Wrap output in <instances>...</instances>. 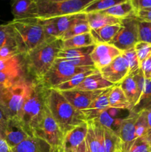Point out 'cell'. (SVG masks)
<instances>
[{
    "mask_svg": "<svg viewBox=\"0 0 151 152\" xmlns=\"http://www.w3.org/2000/svg\"><path fill=\"white\" fill-rule=\"evenodd\" d=\"M99 71L105 80L114 86L119 85L130 74L128 64L121 54Z\"/></svg>",
    "mask_w": 151,
    "mask_h": 152,
    "instance_id": "obj_10",
    "label": "cell"
},
{
    "mask_svg": "<svg viewBox=\"0 0 151 152\" xmlns=\"http://www.w3.org/2000/svg\"><path fill=\"white\" fill-rule=\"evenodd\" d=\"M121 27L120 25H108L96 30H91L90 34L96 44H109Z\"/></svg>",
    "mask_w": 151,
    "mask_h": 152,
    "instance_id": "obj_24",
    "label": "cell"
},
{
    "mask_svg": "<svg viewBox=\"0 0 151 152\" xmlns=\"http://www.w3.org/2000/svg\"><path fill=\"white\" fill-rule=\"evenodd\" d=\"M47 91L38 81L29 82L25 102L16 119L30 137H33L36 129L48 112Z\"/></svg>",
    "mask_w": 151,
    "mask_h": 152,
    "instance_id": "obj_1",
    "label": "cell"
},
{
    "mask_svg": "<svg viewBox=\"0 0 151 152\" xmlns=\"http://www.w3.org/2000/svg\"><path fill=\"white\" fill-rule=\"evenodd\" d=\"M136 137L145 138L147 133V120L146 111H142L138 114L136 121Z\"/></svg>",
    "mask_w": 151,
    "mask_h": 152,
    "instance_id": "obj_40",
    "label": "cell"
},
{
    "mask_svg": "<svg viewBox=\"0 0 151 152\" xmlns=\"http://www.w3.org/2000/svg\"><path fill=\"white\" fill-rule=\"evenodd\" d=\"M127 1L129 0H95L83 10V13H87L96 11H103Z\"/></svg>",
    "mask_w": 151,
    "mask_h": 152,
    "instance_id": "obj_35",
    "label": "cell"
},
{
    "mask_svg": "<svg viewBox=\"0 0 151 152\" xmlns=\"http://www.w3.org/2000/svg\"><path fill=\"white\" fill-rule=\"evenodd\" d=\"M151 107V80L145 81V86L143 92L139 99V102L133 107L130 111L136 114H139L142 111L147 110Z\"/></svg>",
    "mask_w": 151,
    "mask_h": 152,
    "instance_id": "obj_31",
    "label": "cell"
},
{
    "mask_svg": "<svg viewBox=\"0 0 151 152\" xmlns=\"http://www.w3.org/2000/svg\"><path fill=\"white\" fill-rule=\"evenodd\" d=\"M0 152H10V148L5 140L0 136Z\"/></svg>",
    "mask_w": 151,
    "mask_h": 152,
    "instance_id": "obj_50",
    "label": "cell"
},
{
    "mask_svg": "<svg viewBox=\"0 0 151 152\" xmlns=\"http://www.w3.org/2000/svg\"><path fill=\"white\" fill-rule=\"evenodd\" d=\"M133 16L141 22H151V7L134 12Z\"/></svg>",
    "mask_w": 151,
    "mask_h": 152,
    "instance_id": "obj_45",
    "label": "cell"
},
{
    "mask_svg": "<svg viewBox=\"0 0 151 152\" xmlns=\"http://www.w3.org/2000/svg\"><path fill=\"white\" fill-rule=\"evenodd\" d=\"M144 111H146L147 120V133L145 137V140L151 145V107Z\"/></svg>",
    "mask_w": 151,
    "mask_h": 152,
    "instance_id": "obj_49",
    "label": "cell"
},
{
    "mask_svg": "<svg viewBox=\"0 0 151 152\" xmlns=\"http://www.w3.org/2000/svg\"><path fill=\"white\" fill-rule=\"evenodd\" d=\"M13 20L37 18L36 1L33 0H13L11 4Z\"/></svg>",
    "mask_w": 151,
    "mask_h": 152,
    "instance_id": "obj_17",
    "label": "cell"
},
{
    "mask_svg": "<svg viewBox=\"0 0 151 152\" xmlns=\"http://www.w3.org/2000/svg\"><path fill=\"white\" fill-rule=\"evenodd\" d=\"M90 31L91 30H90L89 24L87 22L86 13L81 12V13H80L79 16L77 19V20L74 22L73 25L70 27V28L60 37V39H62V41H65V40L71 38L74 36L90 33Z\"/></svg>",
    "mask_w": 151,
    "mask_h": 152,
    "instance_id": "obj_26",
    "label": "cell"
},
{
    "mask_svg": "<svg viewBox=\"0 0 151 152\" xmlns=\"http://www.w3.org/2000/svg\"><path fill=\"white\" fill-rule=\"evenodd\" d=\"M11 25L16 48L24 56L45 41L42 26L38 19L12 20Z\"/></svg>",
    "mask_w": 151,
    "mask_h": 152,
    "instance_id": "obj_4",
    "label": "cell"
},
{
    "mask_svg": "<svg viewBox=\"0 0 151 152\" xmlns=\"http://www.w3.org/2000/svg\"><path fill=\"white\" fill-rule=\"evenodd\" d=\"M139 41V20L133 15L121 20L120 29L109 44L123 52L133 48Z\"/></svg>",
    "mask_w": 151,
    "mask_h": 152,
    "instance_id": "obj_8",
    "label": "cell"
},
{
    "mask_svg": "<svg viewBox=\"0 0 151 152\" xmlns=\"http://www.w3.org/2000/svg\"><path fill=\"white\" fill-rule=\"evenodd\" d=\"M105 90V89L93 91L70 90L61 91V93L76 109L82 111L87 108Z\"/></svg>",
    "mask_w": 151,
    "mask_h": 152,
    "instance_id": "obj_13",
    "label": "cell"
},
{
    "mask_svg": "<svg viewBox=\"0 0 151 152\" xmlns=\"http://www.w3.org/2000/svg\"><path fill=\"white\" fill-rule=\"evenodd\" d=\"M98 70L97 69H93L90 70V71H85V72L80 73V74H76L74 77H73L72 78L70 79L69 80H68L65 83H62L61 85L58 86L57 87H56L55 90H57L59 91H70V90H73L76 88L78 87L86 78H87L88 76H90V74H93V73L96 72Z\"/></svg>",
    "mask_w": 151,
    "mask_h": 152,
    "instance_id": "obj_30",
    "label": "cell"
},
{
    "mask_svg": "<svg viewBox=\"0 0 151 152\" xmlns=\"http://www.w3.org/2000/svg\"><path fill=\"white\" fill-rule=\"evenodd\" d=\"M64 152H75V151H72V150H68V151H64Z\"/></svg>",
    "mask_w": 151,
    "mask_h": 152,
    "instance_id": "obj_53",
    "label": "cell"
},
{
    "mask_svg": "<svg viewBox=\"0 0 151 152\" xmlns=\"http://www.w3.org/2000/svg\"><path fill=\"white\" fill-rule=\"evenodd\" d=\"M87 22L90 30H96L108 25H120L121 19L106 14L102 11L91 12L86 13Z\"/></svg>",
    "mask_w": 151,
    "mask_h": 152,
    "instance_id": "obj_21",
    "label": "cell"
},
{
    "mask_svg": "<svg viewBox=\"0 0 151 152\" xmlns=\"http://www.w3.org/2000/svg\"><path fill=\"white\" fill-rule=\"evenodd\" d=\"M33 1H37V0H33Z\"/></svg>",
    "mask_w": 151,
    "mask_h": 152,
    "instance_id": "obj_54",
    "label": "cell"
},
{
    "mask_svg": "<svg viewBox=\"0 0 151 152\" xmlns=\"http://www.w3.org/2000/svg\"><path fill=\"white\" fill-rule=\"evenodd\" d=\"M8 120L9 117H7L5 111H4L3 108L0 105V136L1 137H3Z\"/></svg>",
    "mask_w": 151,
    "mask_h": 152,
    "instance_id": "obj_48",
    "label": "cell"
},
{
    "mask_svg": "<svg viewBox=\"0 0 151 152\" xmlns=\"http://www.w3.org/2000/svg\"><path fill=\"white\" fill-rule=\"evenodd\" d=\"M111 88L105 89L85 109L81 111L86 122L96 120L104 111L110 108L109 94Z\"/></svg>",
    "mask_w": 151,
    "mask_h": 152,
    "instance_id": "obj_16",
    "label": "cell"
},
{
    "mask_svg": "<svg viewBox=\"0 0 151 152\" xmlns=\"http://www.w3.org/2000/svg\"><path fill=\"white\" fill-rule=\"evenodd\" d=\"M21 55H16L8 59L0 60V71H22Z\"/></svg>",
    "mask_w": 151,
    "mask_h": 152,
    "instance_id": "obj_38",
    "label": "cell"
},
{
    "mask_svg": "<svg viewBox=\"0 0 151 152\" xmlns=\"http://www.w3.org/2000/svg\"><path fill=\"white\" fill-rule=\"evenodd\" d=\"M134 50L141 65V64L151 54V44L139 41L134 46Z\"/></svg>",
    "mask_w": 151,
    "mask_h": 152,
    "instance_id": "obj_41",
    "label": "cell"
},
{
    "mask_svg": "<svg viewBox=\"0 0 151 152\" xmlns=\"http://www.w3.org/2000/svg\"><path fill=\"white\" fill-rule=\"evenodd\" d=\"M87 133V123L79 125L67 134L65 137L64 150L76 151V148L85 140Z\"/></svg>",
    "mask_w": 151,
    "mask_h": 152,
    "instance_id": "obj_19",
    "label": "cell"
},
{
    "mask_svg": "<svg viewBox=\"0 0 151 152\" xmlns=\"http://www.w3.org/2000/svg\"><path fill=\"white\" fill-rule=\"evenodd\" d=\"M130 1L134 9V12L151 7V0H130Z\"/></svg>",
    "mask_w": 151,
    "mask_h": 152,
    "instance_id": "obj_46",
    "label": "cell"
},
{
    "mask_svg": "<svg viewBox=\"0 0 151 152\" xmlns=\"http://www.w3.org/2000/svg\"><path fill=\"white\" fill-rule=\"evenodd\" d=\"M95 45L82 48H74L69 49H62L58 53L57 59L71 61L90 56V53H92V51L94 49Z\"/></svg>",
    "mask_w": 151,
    "mask_h": 152,
    "instance_id": "obj_27",
    "label": "cell"
},
{
    "mask_svg": "<svg viewBox=\"0 0 151 152\" xmlns=\"http://www.w3.org/2000/svg\"><path fill=\"white\" fill-rule=\"evenodd\" d=\"M47 105L50 115L63 132L65 137L76 127L87 123L82 112L76 109L59 91L48 89Z\"/></svg>",
    "mask_w": 151,
    "mask_h": 152,
    "instance_id": "obj_2",
    "label": "cell"
},
{
    "mask_svg": "<svg viewBox=\"0 0 151 152\" xmlns=\"http://www.w3.org/2000/svg\"><path fill=\"white\" fill-rule=\"evenodd\" d=\"M127 152H151V145L144 137L136 138Z\"/></svg>",
    "mask_w": 151,
    "mask_h": 152,
    "instance_id": "obj_43",
    "label": "cell"
},
{
    "mask_svg": "<svg viewBox=\"0 0 151 152\" xmlns=\"http://www.w3.org/2000/svg\"><path fill=\"white\" fill-rule=\"evenodd\" d=\"M79 14L80 13H76V14L67 15V16L51 18L53 19V22L55 23V25H56V28H57L58 31H59V39L73 25L74 22L77 20V19L79 16Z\"/></svg>",
    "mask_w": 151,
    "mask_h": 152,
    "instance_id": "obj_32",
    "label": "cell"
},
{
    "mask_svg": "<svg viewBox=\"0 0 151 152\" xmlns=\"http://www.w3.org/2000/svg\"><path fill=\"white\" fill-rule=\"evenodd\" d=\"M29 137V135L24 130L23 127L17 119H9L3 138L5 140L10 148L16 146Z\"/></svg>",
    "mask_w": 151,
    "mask_h": 152,
    "instance_id": "obj_15",
    "label": "cell"
},
{
    "mask_svg": "<svg viewBox=\"0 0 151 152\" xmlns=\"http://www.w3.org/2000/svg\"><path fill=\"white\" fill-rule=\"evenodd\" d=\"M110 108L131 111L132 107L125 94L118 85L113 86L109 94Z\"/></svg>",
    "mask_w": 151,
    "mask_h": 152,
    "instance_id": "obj_23",
    "label": "cell"
},
{
    "mask_svg": "<svg viewBox=\"0 0 151 152\" xmlns=\"http://www.w3.org/2000/svg\"><path fill=\"white\" fill-rule=\"evenodd\" d=\"M86 142L90 152H105L104 128L96 120L88 121Z\"/></svg>",
    "mask_w": 151,
    "mask_h": 152,
    "instance_id": "obj_14",
    "label": "cell"
},
{
    "mask_svg": "<svg viewBox=\"0 0 151 152\" xmlns=\"http://www.w3.org/2000/svg\"><path fill=\"white\" fill-rule=\"evenodd\" d=\"M52 1H67V0H50Z\"/></svg>",
    "mask_w": 151,
    "mask_h": 152,
    "instance_id": "obj_52",
    "label": "cell"
},
{
    "mask_svg": "<svg viewBox=\"0 0 151 152\" xmlns=\"http://www.w3.org/2000/svg\"><path fill=\"white\" fill-rule=\"evenodd\" d=\"M95 0H67L52 1L37 0V18L49 19L81 13Z\"/></svg>",
    "mask_w": 151,
    "mask_h": 152,
    "instance_id": "obj_5",
    "label": "cell"
},
{
    "mask_svg": "<svg viewBox=\"0 0 151 152\" xmlns=\"http://www.w3.org/2000/svg\"><path fill=\"white\" fill-rule=\"evenodd\" d=\"M16 55H19L16 47L6 46V47L0 48V60L8 59Z\"/></svg>",
    "mask_w": 151,
    "mask_h": 152,
    "instance_id": "obj_44",
    "label": "cell"
},
{
    "mask_svg": "<svg viewBox=\"0 0 151 152\" xmlns=\"http://www.w3.org/2000/svg\"><path fill=\"white\" fill-rule=\"evenodd\" d=\"M103 128L105 152H120L121 146L118 134L111 129L104 126Z\"/></svg>",
    "mask_w": 151,
    "mask_h": 152,
    "instance_id": "obj_33",
    "label": "cell"
},
{
    "mask_svg": "<svg viewBox=\"0 0 151 152\" xmlns=\"http://www.w3.org/2000/svg\"><path fill=\"white\" fill-rule=\"evenodd\" d=\"M34 137L46 141L56 152L65 151V135L50 115L49 111L42 122L36 129Z\"/></svg>",
    "mask_w": 151,
    "mask_h": 152,
    "instance_id": "obj_9",
    "label": "cell"
},
{
    "mask_svg": "<svg viewBox=\"0 0 151 152\" xmlns=\"http://www.w3.org/2000/svg\"><path fill=\"white\" fill-rule=\"evenodd\" d=\"M10 152H56L46 141L40 138L29 137L16 146L10 148Z\"/></svg>",
    "mask_w": 151,
    "mask_h": 152,
    "instance_id": "obj_18",
    "label": "cell"
},
{
    "mask_svg": "<svg viewBox=\"0 0 151 152\" xmlns=\"http://www.w3.org/2000/svg\"><path fill=\"white\" fill-rule=\"evenodd\" d=\"M138 114L130 111V114L121 122L118 132L120 140V152H127L136 140V121Z\"/></svg>",
    "mask_w": 151,
    "mask_h": 152,
    "instance_id": "obj_11",
    "label": "cell"
},
{
    "mask_svg": "<svg viewBox=\"0 0 151 152\" xmlns=\"http://www.w3.org/2000/svg\"><path fill=\"white\" fill-rule=\"evenodd\" d=\"M95 45L96 43L90 33H87V34L74 36L65 41H62V49L87 47Z\"/></svg>",
    "mask_w": 151,
    "mask_h": 152,
    "instance_id": "obj_28",
    "label": "cell"
},
{
    "mask_svg": "<svg viewBox=\"0 0 151 152\" xmlns=\"http://www.w3.org/2000/svg\"><path fill=\"white\" fill-rule=\"evenodd\" d=\"M62 50V40L45 42L24 55V64L29 75L36 81H39L50 70Z\"/></svg>",
    "mask_w": 151,
    "mask_h": 152,
    "instance_id": "obj_3",
    "label": "cell"
},
{
    "mask_svg": "<svg viewBox=\"0 0 151 152\" xmlns=\"http://www.w3.org/2000/svg\"><path fill=\"white\" fill-rule=\"evenodd\" d=\"M113 86V84L105 80L102 77L99 71H97L96 72L88 76L78 87H76L73 90L93 91L104 90V89L110 88Z\"/></svg>",
    "mask_w": 151,
    "mask_h": 152,
    "instance_id": "obj_22",
    "label": "cell"
},
{
    "mask_svg": "<svg viewBox=\"0 0 151 152\" xmlns=\"http://www.w3.org/2000/svg\"><path fill=\"white\" fill-rule=\"evenodd\" d=\"M23 77L22 71H0V88L10 87Z\"/></svg>",
    "mask_w": 151,
    "mask_h": 152,
    "instance_id": "obj_37",
    "label": "cell"
},
{
    "mask_svg": "<svg viewBox=\"0 0 151 152\" xmlns=\"http://www.w3.org/2000/svg\"><path fill=\"white\" fill-rule=\"evenodd\" d=\"M121 56L125 59L127 61L130 70V74H133L139 71L141 68L140 62L137 57L136 51L134 50V48L125 51L121 52Z\"/></svg>",
    "mask_w": 151,
    "mask_h": 152,
    "instance_id": "obj_39",
    "label": "cell"
},
{
    "mask_svg": "<svg viewBox=\"0 0 151 152\" xmlns=\"http://www.w3.org/2000/svg\"><path fill=\"white\" fill-rule=\"evenodd\" d=\"M121 54L118 48L110 44H96L90 53V58L95 68L99 71L113 62Z\"/></svg>",
    "mask_w": 151,
    "mask_h": 152,
    "instance_id": "obj_12",
    "label": "cell"
},
{
    "mask_svg": "<svg viewBox=\"0 0 151 152\" xmlns=\"http://www.w3.org/2000/svg\"><path fill=\"white\" fill-rule=\"evenodd\" d=\"M37 19L42 26L45 42H52L59 39V31L51 18L49 19L37 18Z\"/></svg>",
    "mask_w": 151,
    "mask_h": 152,
    "instance_id": "obj_34",
    "label": "cell"
},
{
    "mask_svg": "<svg viewBox=\"0 0 151 152\" xmlns=\"http://www.w3.org/2000/svg\"><path fill=\"white\" fill-rule=\"evenodd\" d=\"M29 82L23 77L12 86L0 88V105L10 118H17L28 92Z\"/></svg>",
    "mask_w": 151,
    "mask_h": 152,
    "instance_id": "obj_7",
    "label": "cell"
},
{
    "mask_svg": "<svg viewBox=\"0 0 151 152\" xmlns=\"http://www.w3.org/2000/svg\"><path fill=\"white\" fill-rule=\"evenodd\" d=\"M118 86L122 89L133 109V107L139 102V91L133 76L132 74H129Z\"/></svg>",
    "mask_w": 151,
    "mask_h": 152,
    "instance_id": "obj_25",
    "label": "cell"
},
{
    "mask_svg": "<svg viewBox=\"0 0 151 152\" xmlns=\"http://www.w3.org/2000/svg\"><path fill=\"white\" fill-rule=\"evenodd\" d=\"M6 46L16 47L13 28L10 22L0 25V48Z\"/></svg>",
    "mask_w": 151,
    "mask_h": 152,
    "instance_id": "obj_36",
    "label": "cell"
},
{
    "mask_svg": "<svg viewBox=\"0 0 151 152\" xmlns=\"http://www.w3.org/2000/svg\"><path fill=\"white\" fill-rule=\"evenodd\" d=\"M75 152H90L88 145H87V142H86V140L76 148Z\"/></svg>",
    "mask_w": 151,
    "mask_h": 152,
    "instance_id": "obj_51",
    "label": "cell"
},
{
    "mask_svg": "<svg viewBox=\"0 0 151 152\" xmlns=\"http://www.w3.org/2000/svg\"><path fill=\"white\" fill-rule=\"evenodd\" d=\"M96 69L95 66L78 67L67 60L56 59L47 74L38 81L47 89H53L76 74Z\"/></svg>",
    "mask_w": 151,
    "mask_h": 152,
    "instance_id": "obj_6",
    "label": "cell"
},
{
    "mask_svg": "<svg viewBox=\"0 0 151 152\" xmlns=\"http://www.w3.org/2000/svg\"><path fill=\"white\" fill-rule=\"evenodd\" d=\"M141 69L145 79L151 80V54L141 64Z\"/></svg>",
    "mask_w": 151,
    "mask_h": 152,
    "instance_id": "obj_47",
    "label": "cell"
},
{
    "mask_svg": "<svg viewBox=\"0 0 151 152\" xmlns=\"http://www.w3.org/2000/svg\"><path fill=\"white\" fill-rule=\"evenodd\" d=\"M122 109L118 108H110L105 111H104L97 119L99 123H101L102 126L106 127L107 129H111L118 134V129L121 126V122L127 117H121V112H119Z\"/></svg>",
    "mask_w": 151,
    "mask_h": 152,
    "instance_id": "obj_20",
    "label": "cell"
},
{
    "mask_svg": "<svg viewBox=\"0 0 151 152\" xmlns=\"http://www.w3.org/2000/svg\"><path fill=\"white\" fill-rule=\"evenodd\" d=\"M139 40L151 44V22L139 21Z\"/></svg>",
    "mask_w": 151,
    "mask_h": 152,
    "instance_id": "obj_42",
    "label": "cell"
},
{
    "mask_svg": "<svg viewBox=\"0 0 151 152\" xmlns=\"http://www.w3.org/2000/svg\"></svg>",
    "mask_w": 151,
    "mask_h": 152,
    "instance_id": "obj_55",
    "label": "cell"
},
{
    "mask_svg": "<svg viewBox=\"0 0 151 152\" xmlns=\"http://www.w3.org/2000/svg\"><path fill=\"white\" fill-rule=\"evenodd\" d=\"M102 12H104L106 14L110 15V16L122 20V19H126L129 16H133L134 14V9H133L130 1L129 0L125 2L121 3V4L113 6L110 8L103 10Z\"/></svg>",
    "mask_w": 151,
    "mask_h": 152,
    "instance_id": "obj_29",
    "label": "cell"
}]
</instances>
